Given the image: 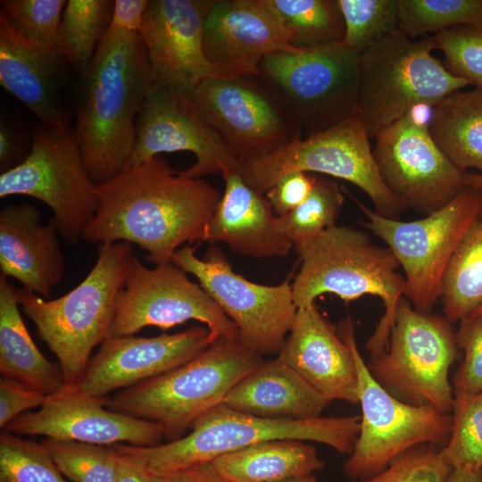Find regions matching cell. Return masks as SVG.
<instances>
[{
	"instance_id": "bcb514c9",
	"label": "cell",
	"mask_w": 482,
	"mask_h": 482,
	"mask_svg": "<svg viewBox=\"0 0 482 482\" xmlns=\"http://www.w3.org/2000/svg\"><path fill=\"white\" fill-rule=\"evenodd\" d=\"M34 135V134H33ZM33 137L2 117L0 121V169L4 172L20 164L30 152Z\"/></svg>"
},
{
	"instance_id": "2e32d148",
	"label": "cell",
	"mask_w": 482,
	"mask_h": 482,
	"mask_svg": "<svg viewBox=\"0 0 482 482\" xmlns=\"http://www.w3.org/2000/svg\"><path fill=\"white\" fill-rule=\"evenodd\" d=\"M191 320L207 326L210 344L238 340L233 321L184 270L173 262L149 269L136 258L118 296L109 337L132 336L151 326L169 329Z\"/></svg>"
},
{
	"instance_id": "9c48e42d",
	"label": "cell",
	"mask_w": 482,
	"mask_h": 482,
	"mask_svg": "<svg viewBox=\"0 0 482 482\" xmlns=\"http://www.w3.org/2000/svg\"><path fill=\"white\" fill-rule=\"evenodd\" d=\"M340 337L349 345L356 364L360 430L343 470L354 480L370 478L395 459L422 445L445 446L453 426L452 414L428 405L405 403L386 390L370 374L355 340L350 319Z\"/></svg>"
},
{
	"instance_id": "484cf974",
	"label": "cell",
	"mask_w": 482,
	"mask_h": 482,
	"mask_svg": "<svg viewBox=\"0 0 482 482\" xmlns=\"http://www.w3.org/2000/svg\"><path fill=\"white\" fill-rule=\"evenodd\" d=\"M223 179L224 192L204 242L222 243L238 255L257 259L287 257L294 244L279 230L265 195L249 187L239 170Z\"/></svg>"
},
{
	"instance_id": "3957f363",
	"label": "cell",
	"mask_w": 482,
	"mask_h": 482,
	"mask_svg": "<svg viewBox=\"0 0 482 482\" xmlns=\"http://www.w3.org/2000/svg\"><path fill=\"white\" fill-rule=\"evenodd\" d=\"M137 256L130 243L102 244L90 272L71 291L53 300L16 289L22 312L58 359L67 388L81 380L92 350L110 334L118 296Z\"/></svg>"
},
{
	"instance_id": "60d3db41",
	"label": "cell",
	"mask_w": 482,
	"mask_h": 482,
	"mask_svg": "<svg viewBox=\"0 0 482 482\" xmlns=\"http://www.w3.org/2000/svg\"><path fill=\"white\" fill-rule=\"evenodd\" d=\"M429 38L451 73L482 89V25L451 28Z\"/></svg>"
},
{
	"instance_id": "b9f144b4",
	"label": "cell",
	"mask_w": 482,
	"mask_h": 482,
	"mask_svg": "<svg viewBox=\"0 0 482 482\" xmlns=\"http://www.w3.org/2000/svg\"><path fill=\"white\" fill-rule=\"evenodd\" d=\"M451 471L441 448L422 445L397 457L382 471L357 482H447Z\"/></svg>"
},
{
	"instance_id": "e575fe53",
	"label": "cell",
	"mask_w": 482,
	"mask_h": 482,
	"mask_svg": "<svg viewBox=\"0 0 482 482\" xmlns=\"http://www.w3.org/2000/svg\"><path fill=\"white\" fill-rule=\"evenodd\" d=\"M344 200L336 181L316 177L307 198L290 212L277 216L278 229L294 245L311 239L336 225Z\"/></svg>"
},
{
	"instance_id": "8992f818",
	"label": "cell",
	"mask_w": 482,
	"mask_h": 482,
	"mask_svg": "<svg viewBox=\"0 0 482 482\" xmlns=\"http://www.w3.org/2000/svg\"><path fill=\"white\" fill-rule=\"evenodd\" d=\"M262 362L239 340L220 339L185 364L107 397L106 407L157 422L174 441Z\"/></svg>"
},
{
	"instance_id": "f35d334b",
	"label": "cell",
	"mask_w": 482,
	"mask_h": 482,
	"mask_svg": "<svg viewBox=\"0 0 482 482\" xmlns=\"http://www.w3.org/2000/svg\"><path fill=\"white\" fill-rule=\"evenodd\" d=\"M0 482H67L46 446L4 431L0 435Z\"/></svg>"
},
{
	"instance_id": "db71d44e",
	"label": "cell",
	"mask_w": 482,
	"mask_h": 482,
	"mask_svg": "<svg viewBox=\"0 0 482 482\" xmlns=\"http://www.w3.org/2000/svg\"><path fill=\"white\" fill-rule=\"evenodd\" d=\"M471 316H480V317H482V306L479 309H478Z\"/></svg>"
},
{
	"instance_id": "4316f807",
	"label": "cell",
	"mask_w": 482,
	"mask_h": 482,
	"mask_svg": "<svg viewBox=\"0 0 482 482\" xmlns=\"http://www.w3.org/2000/svg\"><path fill=\"white\" fill-rule=\"evenodd\" d=\"M329 403L278 358L259 364L231 388L223 401L244 413L292 420L321 417Z\"/></svg>"
},
{
	"instance_id": "7dc6e473",
	"label": "cell",
	"mask_w": 482,
	"mask_h": 482,
	"mask_svg": "<svg viewBox=\"0 0 482 482\" xmlns=\"http://www.w3.org/2000/svg\"><path fill=\"white\" fill-rule=\"evenodd\" d=\"M149 0H115L110 27L138 33Z\"/></svg>"
},
{
	"instance_id": "d6986e66",
	"label": "cell",
	"mask_w": 482,
	"mask_h": 482,
	"mask_svg": "<svg viewBox=\"0 0 482 482\" xmlns=\"http://www.w3.org/2000/svg\"><path fill=\"white\" fill-rule=\"evenodd\" d=\"M212 2L149 0L138 35L155 83L187 95L208 78H229L204 53V21Z\"/></svg>"
},
{
	"instance_id": "cb8c5ba5",
	"label": "cell",
	"mask_w": 482,
	"mask_h": 482,
	"mask_svg": "<svg viewBox=\"0 0 482 482\" xmlns=\"http://www.w3.org/2000/svg\"><path fill=\"white\" fill-rule=\"evenodd\" d=\"M277 358L329 402L358 403V377L353 352L315 303L297 309Z\"/></svg>"
},
{
	"instance_id": "f5cc1de1",
	"label": "cell",
	"mask_w": 482,
	"mask_h": 482,
	"mask_svg": "<svg viewBox=\"0 0 482 482\" xmlns=\"http://www.w3.org/2000/svg\"><path fill=\"white\" fill-rule=\"evenodd\" d=\"M280 482H317V479L313 476H309V477H303V478H289V479L283 480Z\"/></svg>"
},
{
	"instance_id": "d6a6232c",
	"label": "cell",
	"mask_w": 482,
	"mask_h": 482,
	"mask_svg": "<svg viewBox=\"0 0 482 482\" xmlns=\"http://www.w3.org/2000/svg\"><path fill=\"white\" fill-rule=\"evenodd\" d=\"M291 35L290 45L312 48L341 43L345 23L337 0H265Z\"/></svg>"
},
{
	"instance_id": "8fae6325",
	"label": "cell",
	"mask_w": 482,
	"mask_h": 482,
	"mask_svg": "<svg viewBox=\"0 0 482 482\" xmlns=\"http://www.w3.org/2000/svg\"><path fill=\"white\" fill-rule=\"evenodd\" d=\"M370 138L353 115L323 132L298 138L274 152L242 163L239 173L249 187L262 195L281 177L291 172L338 178L363 191L378 214L398 219L404 208L383 182Z\"/></svg>"
},
{
	"instance_id": "e0dca14e",
	"label": "cell",
	"mask_w": 482,
	"mask_h": 482,
	"mask_svg": "<svg viewBox=\"0 0 482 482\" xmlns=\"http://www.w3.org/2000/svg\"><path fill=\"white\" fill-rule=\"evenodd\" d=\"M416 109L375 136L372 154L380 177L404 209L428 215L462 192L466 172L433 139Z\"/></svg>"
},
{
	"instance_id": "4dcf8cb0",
	"label": "cell",
	"mask_w": 482,
	"mask_h": 482,
	"mask_svg": "<svg viewBox=\"0 0 482 482\" xmlns=\"http://www.w3.org/2000/svg\"><path fill=\"white\" fill-rule=\"evenodd\" d=\"M440 300L450 322H460L482 306V211L450 260Z\"/></svg>"
},
{
	"instance_id": "4fadbf2b",
	"label": "cell",
	"mask_w": 482,
	"mask_h": 482,
	"mask_svg": "<svg viewBox=\"0 0 482 482\" xmlns=\"http://www.w3.org/2000/svg\"><path fill=\"white\" fill-rule=\"evenodd\" d=\"M33 134L25 160L1 173L0 197L28 195L43 202L53 212L49 222L59 236L75 245L97 212L96 185L84 165L73 129L39 125Z\"/></svg>"
},
{
	"instance_id": "ffe728a7",
	"label": "cell",
	"mask_w": 482,
	"mask_h": 482,
	"mask_svg": "<svg viewBox=\"0 0 482 482\" xmlns=\"http://www.w3.org/2000/svg\"><path fill=\"white\" fill-rule=\"evenodd\" d=\"M107 397L87 396L66 388L48 395L37 411L17 416L5 431L100 445L122 442L135 446L162 444V425L105 409Z\"/></svg>"
},
{
	"instance_id": "7c38bea8",
	"label": "cell",
	"mask_w": 482,
	"mask_h": 482,
	"mask_svg": "<svg viewBox=\"0 0 482 482\" xmlns=\"http://www.w3.org/2000/svg\"><path fill=\"white\" fill-rule=\"evenodd\" d=\"M367 221L404 272L406 296L419 312H428L440 299L445 272L467 230L482 211V189L465 188L425 218L403 221L378 214L356 200Z\"/></svg>"
},
{
	"instance_id": "277c9868",
	"label": "cell",
	"mask_w": 482,
	"mask_h": 482,
	"mask_svg": "<svg viewBox=\"0 0 482 482\" xmlns=\"http://www.w3.org/2000/svg\"><path fill=\"white\" fill-rule=\"evenodd\" d=\"M301 266L292 282L295 303L309 307L324 294L348 303L370 295L379 297L385 312L367 343L371 357L387 347L400 300L404 295V277L388 247L373 244L357 229L335 225L320 235L294 245Z\"/></svg>"
},
{
	"instance_id": "52a82bcc",
	"label": "cell",
	"mask_w": 482,
	"mask_h": 482,
	"mask_svg": "<svg viewBox=\"0 0 482 482\" xmlns=\"http://www.w3.org/2000/svg\"><path fill=\"white\" fill-rule=\"evenodd\" d=\"M429 37L387 34L360 54V87L354 116L370 137L420 106L430 108L469 82L436 57Z\"/></svg>"
},
{
	"instance_id": "f907efd6",
	"label": "cell",
	"mask_w": 482,
	"mask_h": 482,
	"mask_svg": "<svg viewBox=\"0 0 482 482\" xmlns=\"http://www.w3.org/2000/svg\"><path fill=\"white\" fill-rule=\"evenodd\" d=\"M447 482H481L480 470H452Z\"/></svg>"
},
{
	"instance_id": "44dd1931",
	"label": "cell",
	"mask_w": 482,
	"mask_h": 482,
	"mask_svg": "<svg viewBox=\"0 0 482 482\" xmlns=\"http://www.w3.org/2000/svg\"><path fill=\"white\" fill-rule=\"evenodd\" d=\"M210 345L208 328H204L154 337H109L91 357L72 390L105 397L114 390L133 386L185 364Z\"/></svg>"
},
{
	"instance_id": "7402d4cb",
	"label": "cell",
	"mask_w": 482,
	"mask_h": 482,
	"mask_svg": "<svg viewBox=\"0 0 482 482\" xmlns=\"http://www.w3.org/2000/svg\"><path fill=\"white\" fill-rule=\"evenodd\" d=\"M72 71L57 48L21 37L0 13V84L50 129H70Z\"/></svg>"
},
{
	"instance_id": "6da1fadb",
	"label": "cell",
	"mask_w": 482,
	"mask_h": 482,
	"mask_svg": "<svg viewBox=\"0 0 482 482\" xmlns=\"http://www.w3.org/2000/svg\"><path fill=\"white\" fill-rule=\"evenodd\" d=\"M97 212L82 234L89 243L124 241L157 264L172 262L181 245L204 242L221 197L204 179H187L157 155L96 185Z\"/></svg>"
},
{
	"instance_id": "681fc988",
	"label": "cell",
	"mask_w": 482,
	"mask_h": 482,
	"mask_svg": "<svg viewBox=\"0 0 482 482\" xmlns=\"http://www.w3.org/2000/svg\"><path fill=\"white\" fill-rule=\"evenodd\" d=\"M118 453L120 461L116 482H152L151 474L143 466L119 451Z\"/></svg>"
},
{
	"instance_id": "11a10c76",
	"label": "cell",
	"mask_w": 482,
	"mask_h": 482,
	"mask_svg": "<svg viewBox=\"0 0 482 482\" xmlns=\"http://www.w3.org/2000/svg\"><path fill=\"white\" fill-rule=\"evenodd\" d=\"M481 482H482V468L480 469Z\"/></svg>"
},
{
	"instance_id": "d4e9b609",
	"label": "cell",
	"mask_w": 482,
	"mask_h": 482,
	"mask_svg": "<svg viewBox=\"0 0 482 482\" xmlns=\"http://www.w3.org/2000/svg\"><path fill=\"white\" fill-rule=\"evenodd\" d=\"M58 236L50 222L42 221L36 206L27 203L4 205L0 211L1 275L49 298L65 270Z\"/></svg>"
},
{
	"instance_id": "f6af8a7d",
	"label": "cell",
	"mask_w": 482,
	"mask_h": 482,
	"mask_svg": "<svg viewBox=\"0 0 482 482\" xmlns=\"http://www.w3.org/2000/svg\"><path fill=\"white\" fill-rule=\"evenodd\" d=\"M47 395L12 379H0V428L7 425L23 411L42 406Z\"/></svg>"
},
{
	"instance_id": "ab89813d",
	"label": "cell",
	"mask_w": 482,
	"mask_h": 482,
	"mask_svg": "<svg viewBox=\"0 0 482 482\" xmlns=\"http://www.w3.org/2000/svg\"><path fill=\"white\" fill-rule=\"evenodd\" d=\"M0 13L30 44L57 48L65 0H2Z\"/></svg>"
},
{
	"instance_id": "7a4b0ae2",
	"label": "cell",
	"mask_w": 482,
	"mask_h": 482,
	"mask_svg": "<svg viewBox=\"0 0 482 482\" xmlns=\"http://www.w3.org/2000/svg\"><path fill=\"white\" fill-rule=\"evenodd\" d=\"M154 82L138 33L110 27L74 87L73 132L95 185L127 168L137 119Z\"/></svg>"
},
{
	"instance_id": "f1b7e54d",
	"label": "cell",
	"mask_w": 482,
	"mask_h": 482,
	"mask_svg": "<svg viewBox=\"0 0 482 482\" xmlns=\"http://www.w3.org/2000/svg\"><path fill=\"white\" fill-rule=\"evenodd\" d=\"M229 482H280L321 470L315 448L302 440L278 439L225 453L212 461Z\"/></svg>"
},
{
	"instance_id": "7bdbcfd3",
	"label": "cell",
	"mask_w": 482,
	"mask_h": 482,
	"mask_svg": "<svg viewBox=\"0 0 482 482\" xmlns=\"http://www.w3.org/2000/svg\"><path fill=\"white\" fill-rule=\"evenodd\" d=\"M455 337L464 357L453 377L454 390L482 392V317L470 316L460 321Z\"/></svg>"
},
{
	"instance_id": "74e56055",
	"label": "cell",
	"mask_w": 482,
	"mask_h": 482,
	"mask_svg": "<svg viewBox=\"0 0 482 482\" xmlns=\"http://www.w3.org/2000/svg\"><path fill=\"white\" fill-rule=\"evenodd\" d=\"M345 23L341 44L361 54L384 36L398 30V0H337Z\"/></svg>"
},
{
	"instance_id": "5b68a950",
	"label": "cell",
	"mask_w": 482,
	"mask_h": 482,
	"mask_svg": "<svg viewBox=\"0 0 482 482\" xmlns=\"http://www.w3.org/2000/svg\"><path fill=\"white\" fill-rule=\"evenodd\" d=\"M360 420L361 416L266 419L221 403L199 417L191 432L177 440L154 446H114L151 474L210 462L225 453L278 439L314 441L350 454L359 434Z\"/></svg>"
},
{
	"instance_id": "ba28073f",
	"label": "cell",
	"mask_w": 482,
	"mask_h": 482,
	"mask_svg": "<svg viewBox=\"0 0 482 482\" xmlns=\"http://www.w3.org/2000/svg\"><path fill=\"white\" fill-rule=\"evenodd\" d=\"M261 79L299 129L302 138L354 115L360 87V54L341 43L268 54Z\"/></svg>"
},
{
	"instance_id": "30bf717a",
	"label": "cell",
	"mask_w": 482,
	"mask_h": 482,
	"mask_svg": "<svg viewBox=\"0 0 482 482\" xmlns=\"http://www.w3.org/2000/svg\"><path fill=\"white\" fill-rule=\"evenodd\" d=\"M449 322L417 311L403 297L387 347L367 364L370 374L405 403L452 413L453 394L448 374L459 348Z\"/></svg>"
},
{
	"instance_id": "c3c4849f",
	"label": "cell",
	"mask_w": 482,
	"mask_h": 482,
	"mask_svg": "<svg viewBox=\"0 0 482 482\" xmlns=\"http://www.w3.org/2000/svg\"><path fill=\"white\" fill-rule=\"evenodd\" d=\"M151 478L152 482H229L216 470L212 461L168 473L151 474Z\"/></svg>"
},
{
	"instance_id": "816d5d0a",
	"label": "cell",
	"mask_w": 482,
	"mask_h": 482,
	"mask_svg": "<svg viewBox=\"0 0 482 482\" xmlns=\"http://www.w3.org/2000/svg\"><path fill=\"white\" fill-rule=\"evenodd\" d=\"M465 185L467 187L482 189V174L478 172H466Z\"/></svg>"
},
{
	"instance_id": "d590c367",
	"label": "cell",
	"mask_w": 482,
	"mask_h": 482,
	"mask_svg": "<svg viewBox=\"0 0 482 482\" xmlns=\"http://www.w3.org/2000/svg\"><path fill=\"white\" fill-rule=\"evenodd\" d=\"M453 426L449 439L441 448L452 470L482 468V392L454 390Z\"/></svg>"
},
{
	"instance_id": "ac0fdd59",
	"label": "cell",
	"mask_w": 482,
	"mask_h": 482,
	"mask_svg": "<svg viewBox=\"0 0 482 482\" xmlns=\"http://www.w3.org/2000/svg\"><path fill=\"white\" fill-rule=\"evenodd\" d=\"M179 151L191 152L195 157L192 166L179 171L187 179L216 173L224 178L239 170L238 162L200 117L187 96L154 82L137 119L135 145L127 168Z\"/></svg>"
},
{
	"instance_id": "83f0119b",
	"label": "cell",
	"mask_w": 482,
	"mask_h": 482,
	"mask_svg": "<svg viewBox=\"0 0 482 482\" xmlns=\"http://www.w3.org/2000/svg\"><path fill=\"white\" fill-rule=\"evenodd\" d=\"M16 289L0 274V373L45 395L67 388L61 368L35 345L22 320Z\"/></svg>"
},
{
	"instance_id": "ee69618b",
	"label": "cell",
	"mask_w": 482,
	"mask_h": 482,
	"mask_svg": "<svg viewBox=\"0 0 482 482\" xmlns=\"http://www.w3.org/2000/svg\"><path fill=\"white\" fill-rule=\"evenodd\" d=\"M316 177L307 172H291L281 177L264 195L276 216L287 214L310 195Z\"/></svg>"
},
{
	"instance_id": "8d00e7d4",
	"label": "cell",
	"mask_w": 482,
	"mask_h": 482,
	"mask_svg": "<svg viewBox=\"0 0 482 482\" xmlns=\"http://www.w3.org/2000/svg\"><path fill=\"white\" fill-rule=\"evenodd\" d=\"M49 451L62 474L71 482H116L120 454L112 445L46 438Z\"/></svg>"
},
{
	"instance_id": "5bb4252c",
	"label": "cell",
	"mask_w": 482,
	"mask_h": 482,
	"mask_svg": "<svg viewBox=\"0 0 482 482\" xmlns=\"http://www.w3.org/2000/svg\"><path fill=\"white\" fill-rule=\"evenodd\" d=\"M195 251L186 245L172 262L196 278L233 321L243 345L262 356L278 353L297 312L290 277L275 286L257 284L236 273L220 248L210 246L203 259Z\"/></svg>"
},
{
	"instance_id": "1f68e13d",
	"label": "cell",
	"mask_w": 482,
	"mask_h": 482,
	"mask_svg": "<svg viewBox=\"0 0 482 482\" xmlns=\"http://www.w3.org/2000/svg\"><path fill=\"white\" fill-rule=\"evenodd\" d=\"M114 1L69 0L59 29L57 50L80 73L110 28Z\"/></svg>"
},
{
	"instance_id": "f546056e",
	"label": "cell",
	"mask_w": 482,
	"mask_h": 482,
	"mask_svg": "<svg viewBox=\"0 0 482 482\" xmlns=\"http://www.w3.org/2000/svg\"><path fill=\"white\" fill-rule=\"evenodd\" d=\"M428 129L461 170L482 174V89L455 91L429 109Z\"/></svg>"
},
{
	"instance_id": "9a60e30c",
	"label": "cell",
	"mask_w": 482,
	"mask_h": 482,
	"mask_svg": "<svg viewBox=\"0 0 482 482\" xmlns=\"http://www.w3.org/2000/svg\"><path fill=\"white\" fill-rule=\"evenodd\" d=\"M187 96L239 167L302 138L299 129L258 75L208 78Z\"/></svg>"
},
{
	"instance_id": "603a6c76",
	"label": "cell",
	"mask_w": 482,
	"mask_h": 482,
	"mask_svg": "<svg viewBox=\"0 0 482 482\" xmlns=\"http://www.w3.org/2000/svg\"><path fill=\"white\" fill-rule=\"evenodd\" d=\"M290 39L265 0H213L204 21L205 57L229 78L259 75L265 55L297 48Z\"/></svg>"
},
{
	"instance_id": "836d02e7",
	"label": "cell",
	"mask_w": 482,
	"mask_h": 482,
	"mask_svg": "<svg viewBox=\"0 0 482 482\" xmlns=\"http://www.w3.org/2000/svg\"><path fill=\"white\" fill-rule=\"evenodd\" d=\"M482 25V0H398V31L416 37Z\"/></svg>"
}]
</instances>
